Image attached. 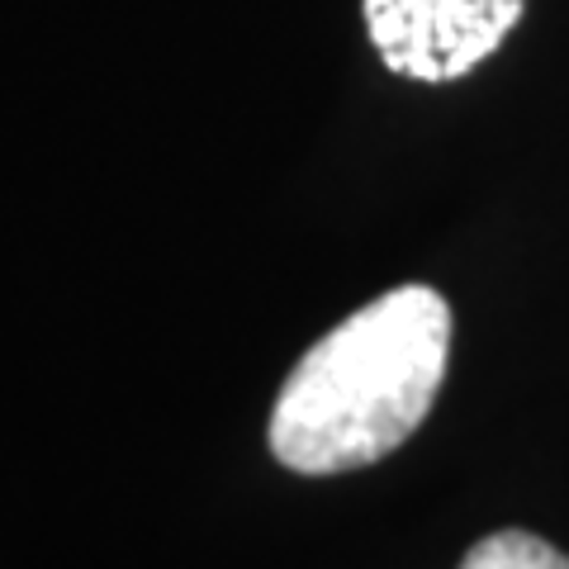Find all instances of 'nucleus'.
Wrapping results in <instances>:
<instances>
[{"mask_svg": "<svg viewBox=\"0 0 569 569\" xmlns=\"http://www.w3.org/2000/svg\"><path fill=\"white\" fill-rule=\"evenodd\" d=\"M447 356L451 305L432 284H395L290 370L271 413V456L295 475L376 466L432 413Z\"/></svg>", "mask_w": 569, "mask_h": 569, "instance_id": "1", "label": "nucleus"}, {"mask_svg": "<svg viewBox=\"0 0 569 569\" xmlns=\"http://www.w3.org/2000/svg\"><path fill=\"white\" fill-rule=\"evenodd\" d=\"M361 10L395 77L447 86L503 48L527 0H361Z\"/></svg>", "mask_w": 569, "mask_h": 569, "instance_id": "2", "label": "nucleus"}, {"mask_svg": "<svg viewBox=\"0 0 569 569\" xmlns=\"http://www.w3.org/2000/svg\"><path fill=\"white\" fill-rule=\"evenodd\" d=\"M460 569H569V556L556 550L537 531H522V527H503L493 537L475 541L466 550Z\"/></svg>", "mask_w": 569, "mask_h": 569, "instance_id": "3", "label": "nucleus"}]
</instances>
